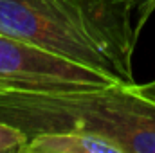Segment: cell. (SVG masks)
<instances>
[{"mask_svg": "<svg viewBox=\"0 0 155 153\" xmlns=\"http://www.w3.org/2000/svg\"><path fill=\"white\" fill-rule=\"evenodd\" d=\"M128 0H0V33L88 67L117 85L134 79L139 34Z\"/></svg>", "mask_w": 155, "mask_h": 153, "instance_id": "6da1fadb", "label": "cell"}, {"mask_svg": "<svg viewBox=\"0 0 155 153\" xmlns=\"http://www.w3.org/2000/svg\"><path fill=\"white\" fill-rule=\"evenodd\" d=\"M128 2H130V5H132L134 13L137 15V18H135V33L139 34V33H141V29L144 27L146 20H148V18H150V15L153 13L155 0H128Z\"/></svg>", "mask_w": 155, "mask_h": 153, "instance_id": "5b68a950", "label": "cell"}, {"mask_svg": "<svg viewBox=\"0 0 155 153\" xmlns=\"http://www.w3.org/2000/svg\"><path fill=\"white\" fill-rule=\"evenodd\" d=\"M132 86H134V90L139 92L141 96H144V97H148V99L155 101V79L153 81H150V83H143V85L134 83Z\"/></svg>", "mask_w": 155, "mask_h": 153, "instance_id": "8992f818", "label": "cell"}, {"mask_svg": "<svg viewBox=\"0 0 155 153\" xmlns=\"http://www.w3.org/2000/svg\"><path fill=\"white\" fill-rule=\"evenodd\" d=\"M22 153H121V150L90 132H49L31 137Z\"/></svg>", "mask_w": 155, "mask_h": 153, "instance_id": "3957f363", "label": "cell"}, {"mask_svg": "<svg viewBox=\"0 0 155 153\" xmlns=\"http://www.w3.org/2000/svg\"><path fill=\"white\" fill-rule=\"evenodd\" d=\"M27 141L29 139L22 130L0 121V153H22V148L25 146Z\"/></svg>", "mask_w": 155, "mask_h": 153, "instance_id": "277c9868", "label": "cell"}, {"mask_svg": "<svg viewBox=\"0 0 155 153\" xmlns=\"http://www.w3.org/2000/svg\"><path fill=\"white\" fill-rule=\"evenodd\" d=\"M117 85L88 67L0 33V90L78 92Z\"/></svg>", "mask_w": 155, "mask_h": 153, "instance_id": "7a4b0ae2", "label": "cell"}]
</instances>
